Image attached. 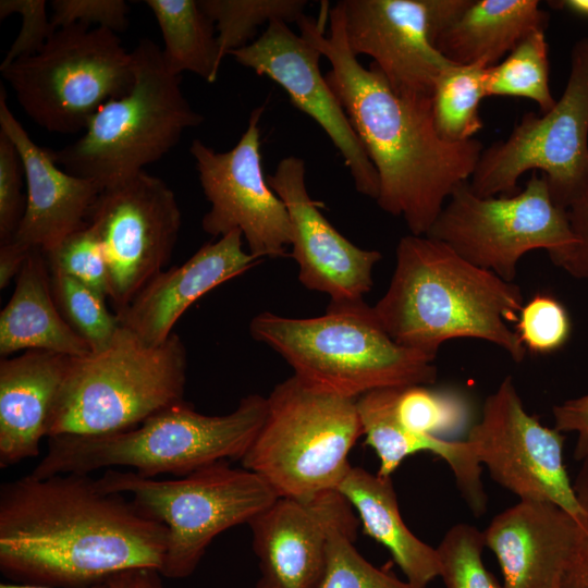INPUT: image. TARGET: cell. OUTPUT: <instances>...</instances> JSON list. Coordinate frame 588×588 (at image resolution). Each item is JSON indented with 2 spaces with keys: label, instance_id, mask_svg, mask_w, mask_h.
<instances>
[{
  "label": "cell",
  "instance_id": "7",
  "mask_svg": "<svg viewBox=\"0 0 588 588\" xmlns=\"http://www.w3.org/2000/svg\"><path fill=\"white\" fill-rule=\"evenodd\" d=\"M132 56V89L101 107L79 138L51 150L60 168L102 189L144 171L205 120L185 98L181 76L169 71L155 41L142 38Z\"/></svg>",
  "mask_w": 588,
  "mask_h": 588
},
{
  "label": "cell",
  "instance_id": "36",
  "mask_svg": "<svg viewBox=\"0 0 588 588\" xmlns=\"http://www.w3.org/2000/svg\"><path fill=\"white\" fill-rule=\"evenodd\" d=\"M44 255L50 272L71 277L108 298L109 274L105 253L88 224Z\"/></svg>",
  "mask_w": 588,
  "mask_h": 588
},
{
  "label": "cell",
  "instance_id": "34",
  "mask_svg": "<svg viewBox=\"0 0 588 588\" xmlns=\"http://www.w3.org/2000/svg\"><path fill=\"white\" fill-rule=\"evenodd\" d=\"M358 527L356 517L331 529L327 568L319 588H416L388 568L375 566L357 551L354 541Z\"/></svg>",
  "mask_w": 588,
  "mask_h": 588
},
{
  "label": "cell",
  "instance_id": "23",
  "mask_svg": "<svg viewBox=\"0 0 588 588\" xmlns=\"http://www.w3.org/2000/svg\"><path fill=\"white\" fill-rule=\"evenodd\" d=\"M70 356L26 351L0 362V467L36 457L48 438Z\"/></svg>",
  "mask_w": 588,
  "mask_h": 588
},
{
  "label": "cell",
  "instance_id": "11",
  "mask_svg": "<svg viewBox=\"0 0 588 588\" xmlns=\"http://www.w3.org/2000/svg\"><path fill=\"white\" fill-rule=\"evenodd\" d=\"M528 171L546 177L564 209L588 186V37L572 48L569 75L555 106L542 115L525 113L505 139L483 148L468 183L478 196L513 195Z\"/></svg>",
  "mask_w": 588,
  "mask_h": 588
},
{
  "label": "cell",
  "instance_id": "28",
  "mask_svg": "<svg viewBox=\"0 0 588 588\" xmlns=\"http://www.w3.org/2000/svg\"><path fill=\"white\" fill-rule=\"evenodd\" d=\"M163 38V59L174 75L191 72L215 83L221 66L215 23L198 0H145Z\"/></svg>",
  "mask_w": 588,
  "mask_h": 588
},
{
  "label": "cell",
  "instance_id": "26",
  "mask_svg": "<svg viewBox=\"0 0 588 588\" xmlns=\"http://www.w3.org/2000/svg\"><path fill=\"white\" fill-rule=\"evenodd\" d=\"M356 513L364 534L383 546L416 588L440 577L437 548L416 537L405 525L391 477L351 466L336 488Z\"/></svg>",
  "mask_w": 588,
  "mask_h": 588
},
{
  "label": "cell",
  "instance_id": "8",
  "mask_svg": "<svg viewBox=\"0 0 588 588\" xmlns=\"http://www.w3.org/2000/svg\"><path fill=\"white\" fill-rule=\"evenodd\" d=\"M362 436L357 399L314 389L293 375L267 397L265 421L241 463L278 497L308 499L336 490Z\"/></svg>",
  "mask_w": 588,
  "mask_h": 588
},
{
  "label": "cell",
  "instance_id": "2",
  "mask_svg": "<svg viewBox=\"0 0 588 588\" xmlns=\"http://www.w3.org/2000/svg\"><path fill=\"white\" fill-rule=\"evenodd\" d=\"M330 33L305 15L297 26L326 57V78L348 117L379 179L378 206L401 217L411 234L427 235L453 192L471 179L481 142H448L436 130L432 98L396 93L376 65L350 50L339 1Z\"/></svg>",
  "mask_w": 588,
  "mask_h": 588
},
{
  "label": "cell",
  "instance_id": "4",
  "mask_svg": "<svg viewBox=\"0 0 588 588\" xmlns=\"http://www.w3.org/2000/svg\"><path fill=\"white\" fill-rule=\"evenodd\" d=\"M267 414V397L249 394L231 413L205 415L184 400L138 426L108 434L48 438L32 475L126 468L140 476L182 477L222 461H241Z\"/></svg>",
  "mask_w": 588,
  "mask_h": 588
},
{
  "label": "cell",
  "instance_id": "27",
  "mask_svg": "<svg viewBox=\"0 0 588 588\" xmlns=\"http://www.w3.org/2000/svg\"><path fill=\"white\" fill-rule=\"evenodd\" d=\"M548 24L549 14L537 0H470L434 44L452 63L489 68L530 33L546 30Z\"/></svg>",
  "mask_w": 588,
  "mask_h": 588
},
{
  "label": "cell",
  "instance_id": "32",
  "mask_svg": "<svg viewBox=\"0 0 588 588\" xmlns=\"http://www.w3.org/2000/svg\"><path fill=\"white\" fill-rule=\"evenodd\" d=\"M395 415L406 429L442 439L471 426V408L463 394L425 384L399 389Z\"/></svg>",
  "mask_w": 588,
  "mask_h": 588
},
{
  "label": "cell",
  "instance_id": "5",
  "mask_svg": "<svg viewBox=\"0 0 588 588\" xmlns=\"http://www.w3.org/2000/svg\"><path fill=\"white\" fill-rule=\"evenodd\" d=\"M253 339L277 352L305 384L358 399L379 389L432 384L434 358L399 345L365 301L330 303L318 317L270 311L249 323Z\"/></svg>",
  "mask_w": 588,
  "mask_h": 588
},
{
  "label": "cell",
  "instance_id": "25",
  "mask_svg": "<svg viewBox=\"0 0 588 588\" xmlns=\"http://www.w3.org/2000/svg\"><path fill=\"white\" fill-rule=\"evenodd\" d=\"M45 351L70 357L91 352L61 314L42 252L33 250L16 277L13 294L0 313V356Z\"/></svg>",
  "mask_w": 588,
  "mask_h": 588
},
{
  "label": "cell",
  "instance_id": "18",
  "mask_svg": "<svg viewBox=\"0 0 588 588\" xmlns=\"http://www.w3.org/2000/svg\"><path fill=\"white\" fill-rule=\"evenodd\" d=\"M305 174V161L289 156L267 176L290 216L298 280L308 290L329 295L330 303L363 301L373 285L372 271L382 255L356 246L330 223L308 194Z\"/></svg>",
  "mask_w": 588,
  "mask_h": 588
},
{
  "label": "cell",
  "instance_id": "47",
  "mask_svg": "<svg viewBox=\"0 0 588 588\" xmlns=\"http://www.w3.org/2000/svg\"><path fill=\"white\" fill-rule=\"evenodd\" d=\"M0 588H50L39 585H28V584H16V583H1ZM88 588H103V583L95 585Z\"/></svg>",
  "mask_w": 588,
  "mask_h": 588
},
{
  "label": "cell",
  "instance_id": "15",
  "mask_svg": "<svg viewBox=\"0 0 588 588\" xmlns=\"http://www.w3.org/2000/svg\"><path fill=\"white\" fill-rule=\"evenodd\" d=\"M466 440L492 479L520 500L552 502L575 520L581 516L563 462L564 436L527 413L512 377L486 399Z\"/></svg>",
  "mask_w": 588,
  "mask_h": 588
},
{
  "label": "cell",
  "instance_id": "38",
  "mask_svg": "<svg viewBox=\"0 0 588 588\" xmlns=\"http://www.w3.org/2000/svg\"><path fill=\"white\" fill-rule=\"evenodd\" d=\"M45 0H1L0 20L11 14H19L22 27L10 49L5 53L0 68L13 61L27 58L39 52L57 30L47 14Z\"/></svg>",
  "mask_w": 588,
  "mask_h": 588
},
{
  "label": "cell",
  "instance_id": "12",
  "mask_svg": "<svg viewBox=\"0 0 588 588\" xmlns=\"http://www.w3.org/2000/svg\"><path fill=\"white\" fill-rule=\"evenodd\" d=\"M428 236L443 242L470 264L513 282L528 252L548 254L575 243L566 209L553 200L546 177L532 172L518 194L482 197L469 183L458 186Z\"/></svg>",
  "mask_w": 588,
  "mask_h": 588
},
{
  "label": "cell",
  "instance_id": "3",
  "mask_svg": "<svg viewBox=\"0 0 588 588\" xmlns=\"http://www.w3.org/2000/svg\"><path fill=\"white\" fill-rule=\"evenodd\" d=\"M523 305L514 282L470 264L441 241L408 234L399 241L390 284L373 309L393 341L429 357L450 340L476 339L520 363L526 347L510 323Z\"/></svg>",
  "mask_w": 588,
  "mask_h": 588
},
{
  "label": "cell",
  "instance_id": "9",
  "mask_svg": "<svg viewBox=\"0 0 588 588\" xmlns=\"http://www.w3.org/2000/svg\"><path fill=\"white\" fill-rule=\"evenodd\" d=\"M109 491L128 497L167 528L160 569L168 578H185L198 566L221 532L249 523L279 497L257 474L231 467L228 461L172 479L107 469L98 478Z\"/></svg>",
  "mask_w": 588,
  "mask_h": 588
},
{
  "label": "cell",
  "instance_id": "29",
  "mask_svg": "<svg viewBox=\"0 0 588 588\" xmlns=\"http://www.w3.org/2000/svg\"><path fill=\"white\" fill-rule=\"evenodd\" d=\"M486 69L482 63H452L439 75L432 94V115L443 139L469 140L483 127L479 109L487 97Z\"/></svg>",
  "mask_w": 588,
  "mask_h": 588
},
{
  "label": "cell",
  "instance_id": "45",
  "mask_svg": "<svg viewBox=\"0 0 588 588\" xmlns=\"http://www.w3.org/2000/svg\"><path fill=\"white\" fill-rule=\"evenodd\" d=\"M32 250L24 248L14 241L0 244V289L9 286L19 275Z\"/></svg>",
  "mask_w": 588,
  "mask_h": 588
},
{
  "label": "cell",
  "instance_id": "14",
  "mask_svg": "<svg viewBox=\"0 0 588 588\" xmlns=\"http://www.w3.org/2000/svg\"><path fill=\"white\" fill-rule=\"evenodd\" d=\"M265 107L255 108L245 132L228 151H216L194 139L189 152L210 209L201 219L207 234L218 237L242 233L255 258L287 256L291 221L285 204L264 175L259 122Z\"/></svg>",
  "mask_w": 588,
  "mask_h": 588
},
{
  "label": "cell",
  "instance_id": "35",
  "mask_svg": "<svg viewBox=\"0 0 588 588\" xmlns=\"http://www.w3.org/2000/svg\"><path fill=\"white\" fill-rule=\"evenodd\" d=\"M485 548L482 531L473 525L460 523L445 532L437 552L446 588H505L486 567Z\"/></svg>",
  "mask_w": 588,
  "mask_h": 588
},
{
  "label": "cell",
  "instance_id": "24",
  "mask_svg": "<svg viewBox=\"0 0 588 588\" xmlns=\"http://www.w3.org/2000/svg\"><path fill=\"white\" fill-rule=\"evenodd\" d=\"M400 388L368 392L357 399L365 443L379 460L378 475L391 477L402 462L416 453L429 452L441 457L451 468L461 495L476 515L487 507L481 480L482 465L467 440H450L413 432L401 425L395 415Z\"/></svg>",
  "mask_w": 588,
  "mask_h": 588
},
{
  "label": "cell",
  "instance_id": "30",
  "mask_svg": "<svg viewBox=\"0 0 588 588\" xmlns=\"http://www.w3.org/2000/svg\"><path fill=\"white\" fill-rule=\"evenodd\" d=\"M487 97H519L537 103L546 113L556 103L550 88L549 45L546 30L522 39L499 63L486 69Z\"/></svg>",
  "mask_w": 588,
  "mask_h": 588
},
{
  "label": "cell",
  "instance_id": "6",
  "mask_svg": "<svg viewBox=\"0 0 588 588\" xmlns=\"http://www.w3.org/2000/svg\"><path fill=\"white\" fill-rule=\"evenodd\" d=\"M186 379L187 353L176 333L151 345L121 326L106 348L71 358L48 438L132 429L183 401Z\"/></svg>",
  "mask_w": 588,
  "mask_h": 588
},
{
  "label": "cell",
  "instance_id": "1",
  "mask_svg": "<svg viewBox=\"0 0 588 588\" xmlns=\"http://www.w3.org/2000/svg\"><path fill=\"white\" fill-rule=\"evenodd\" d=\"M167 528L90 474H32L0 487V569L16 584L88 588L161 569Z\"/></svg>",
  "mask_w": 588,
  "mask_h": 588
},
{
  "label": "cell",
  "instance_id": "10",
  "mask_svg": "<svg viewBox=\"0 0 588 588\" xmlns=\"http://www.w3.org/2000/svg\"><path fill=\"white\" fill-rule=\"evenodd\" d=\"M0 72L29 119L61 134L84 132L101 107L134 85L132 51L118 34L83 24L58 28L39 52Z\"/></svg>",
  "mask_w": 588,
  "mask_h": 588
},
{
  "label": "cell",
  "instance_id": "31",
  "mask_svg": "<svg viewBox=\"0 0 588 588\" xmlns=\"http://www.w3.org/2000/svg\"><path fill=\"white\" fill-rule=\"evenodd\" d=\"M215 23L219 60L250 42L259 26L272 21L297 22L304 17L306 0H198Z\"/></svg>",
  "mask_w": 588,
  "mask_h": 588
},
{
  "label": "cell",
  "instance_id": "37",
  "mask_svg": "<svg viewBox=\"0 0 588 588\" xmlns=\"http://www.w3.org/2000/svg\"><path fill=\"white\" fill-rule=\"evenodd\" d=\"M515 331L526 350L548 354L566 343L571 320L558 299L548 294H537L523 305Z\"/></svg>",
  "mask_w": 588,
  "mask_h": 588
},
{
  "label": "cell",
  "instance_id": "46",
  "mask_svg": "<svg viewBox=\"0 0 588 588\" xmlns=\"http://www.w3.org/2000/svg\"><path fill=\"white\" fill-rule=\"evenodd\" d=\"M550 7L569 12L576 16L588 19V0H554Z\"/></svg>",
  "mask_w": 588,
  "mask_h": 588
},
{
  "label": "cell",
  "instance_id": "44",
  "mask_svg": "<svg viewBox=\"0 0 588 588\" xmlns=\"http://www.w3.org/2000/svg\"><path fill=\"white\" fill-rule=\"evenodd\" d=\"M161 573L151 567L121 571L103 581V588H163Z\"/></svg>",
  "mask_w": 588,
  "mask_h": 588
},
{
  "label": "cell",
  "instance_id": "41",
  "mask_svg": "<svg viewBox=\"0 0 588 588\" xmlns=\"http://www.w3.org/2000/svg\"><path fill=\"white\" fill-rule=\"evenodd\" d=\"M580 463L572 483L581 516L575 520L574 541L563 588H588V455Z\"/></svg>",
  "mask_w": 588,
  "mask_h": 588
},
{
  "label": "cell",
  "instance_id": "13",
  "mask_svg": "<svg viewBox=\"0 0 588 588\" xmlns=\"http://www.w3.org/2000/svg\"><path fill=\"white\" fill-rule=\"evenodd\" d=\"M87 224L102 246L109 274L108 298L118 313L171 260L182 213L167 183L140 171L105 187Z\"/></svg>",
  "mask_w": 588,
  "mask_h": 588
},
{
  "label": "cell",
  "instance_id": "33",
  "mask_svg": "<svg viewBox=\"0 0 588 588\" xmlns=\"http://www.w3.org/2000/svg\"><path fill=\"white\" fill-rule=\"evenodd\" d=\"M50 273L53 296L64 319L91 352L106 348L121 327L117 314L109 311L107 298L71 277Z\"/></svg>",
  "mask_w": 588,
  "mask_h": 588
},
{
  "label": "cell",
  "instance_id": "42",
  "mask_svg": "<svg viewBox=\"0 0 588 588\" xmlns=\"http://www.w3.org/2000/svg\"><path fill=\"white\" fill-rule=\"evenodd\" d=\"M575 243L549 254L553 265L571 277L588 281V186L566 208Z\"/></svg>",
  "mask_w": 588,
  "mask_h": 588
},
{
  "label": "cell",
  "instance_id": "19",
  "mask_svg": "<svg viewBox=\"0 0 588 588\" xmlns=\"http://www.w3.org/2000/svg\"><path fill=\"white\" fill-rule=\"evenodd\" d=\"M356 517L336 490L308 499L279 497L248 523L260 572L255 588H319L331 529Z\"/></svg>",
  "mask_w": 588,
  "mask_h": 588
},
{
  "label": "cell",
  "instance_id": "22",
  "mask_svg": "<svg viewBox=\"0 0 588 588\" xmlns=\"http://www.w3.org/2000/svg\"><path fill=\"white\" fill-rule=\"evenodd\" d=\"M505 588H563L575 519L547 501L519 500L482 531Z\"/></svg>",
  "mask_w": 588,
  "mask_h": 588
},
{
  "label": "cell",
  "instance_id": "40",
  "mask_svg": "<svg viewBox=\"0 0 588 588\" xmlns=\"http://www.w3.org/2000/svg\"><path fill=\"white\" fill-rule=\"evenodd\" d=\"M51 8L56 29L83 24L118 34L128 27L130 7L124 0H53Z\"/></svg>",
  "mask_w": 588,
  "mask_h": 588
},
{
  "label": "cell",
  "instance_id": "39",
  "mask_svg": "<svg viewBox=\"0 0 588 588\" xmlns=\"http://www.w3.org/2000/svg\"><path fill=\"white\" fill-rule=\"evenodd\" d=\"M23 177L19 150L0 131V244L10 242L21 223L26 204L22 195Z\"/></svg>",
  "mask_w": 588,
  "mask_h": 588
},
{
  "label": "cell",
  "instance_id": "16",
  "mask_svg": "<svg viewBox=\"0 0 588 588\" xmlns=\"http://www.w3.org/2000/svg\"><path fill=\"white\" fill-rule=\"evenodd\" d=\"M470 0H341L352 53L372 58L399 94L432 98L451 61L436 48L439 33Z\"/></svg>",
  "mask_w": 588,
  "mask_h": 588
},
{
  "label": "cell",
  "instance_id": "43",
  "mask_svg": "<svg viewBox=\"0 0 588 588\" xmlns=\"http://www.w3.org/2000/svg\"><path fill=\"white\" fill-rule=\"evenodd\" d=\"M554 428L577 434L574 458L580 462L588 455V393L553 406Z\"/></svg>",
  "mask_w": 588,
  "mask_h": 588
},
{
  "label": "cell",
  "instance_id": "17",
  "mask_svg": "<svg viewBox=\"0 0 588 588\" xmlns=\"http://www.w3.org/2000/svg\"><path fill=\"white\" fill-rule=\"evenodd\" d=\"M280 85L292 105L314 119L340 151L358 193L377 199L379 179L344 108L320 71L317 47L287 23L272 21L249 45L230 53Z\"/></svg>",
  "mask_w": 588,
  "mask_h": 588
},
{
  "label": "cell",
  "instance_id": "21",
  "mask_svg": "<svg viewBox=\"0 0 588 588\" xmlns=\"http://www.w3.org/2000/svg\"><path fill=\"white\" fill-rule=\"evenodd\" d=\"M243 240L242 233L234 230L203 245L182 265L161 271L115 313L120 324L148 344L166 342L193 303L260 262L244 249Z\"/></svg>",
  "mask_w": 588,
  "mask_h": 588
},
{
  "label": "cell",
  "instance_id": "20",
  "mask_svg": "<svg viewBox=\"0 0 588 588\" xmlns=\"http://www.w3.org/2000/svg\"><path fill=\"white\" fill-rule=\"evenodd\" d=\"M0 131L16 146L25 182V209L11 241L28 250L49 252L70 234L84 228L102 191L95 181L60 168L51 149L38 146L14 117L0 87Z\"/></svg>",
  "mask_w": 588,
  "mask_h": 588
}]
</instances>
